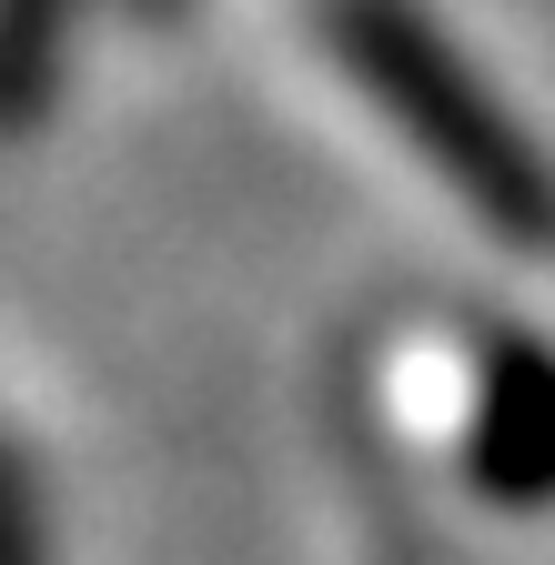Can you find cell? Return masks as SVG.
Returning <instances> with one entry per match:
<instances>
[{
  "mask_svg": "<svg viewBox=\"0 0 555 565\" xmlns=\"http://www.w3.org/2000/svg\"><path fill=\"white\" fill-rule=\"evenodd\" d=\"M323 41L484 233L555 253V162L535 152V131L474 82L465 51L414 0H323Z\"/></svg>",
  "mask_w": 555,
  "mask_h": 565,
  "instance_id": "obj_1",
  "label": "cell"
},
{
  "mask_svg": "<svg viewBox=\"0 0 555 565\" xmlns=\"http://www.w3.org/2000/svg\"><path fill=\"white\" fill-rule=\"evenodd\" d=\"M474 484L495 505H555V364L535 343L484 353L474 394Z\"/></svg>",
  "mask_w": 555,
  "mask_h": 565,
  "instance_id": "obj_2",
  "label": "cell"
},
{
  "mask_svg": "<svg viewBox=\"0 0 555 565\" xmlns=\"http://www.w3.org/2000/svg\"><path fill=\"white\" fill-rule=\"evenodd\" d=\"M61 21H72V0H0V131L51 102Z\"/></svg>",
  "mask_w": 555,
  "mask_h": 565,
  "instance_id": "obj_3",
  "label": "cell"
},
{
  "mask_svg": "<svg viewBox=\"0 0 555 565\" xmlns=\"http://www.w3.org/2000/svg\"><path fill=\"white\" fill-rule=\"evenodd\" d=\"M0 565H41V525H31V475L0 455Z\"/></svg>",
  "mask_w": 555,
  "mask_h": 565,
  "instance_id": "obj_4",
  "label": "cell"
}]
</instances>
